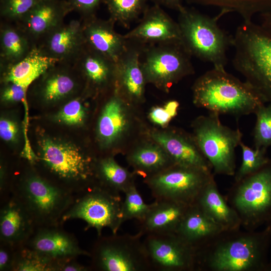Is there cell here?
<instances>
[{
    "instance_id": "2",
    "label": "cell",
    "mask_w": 271,
    "mask_h": 271,
    "mask_svg": "<svg viewBox=\"0 0 271 271\" xmlns=\"http://www.w3.org/2000/svg\"><path fill=\"white\" fill-rule=\"evenodd\" d=\"M193 101L210 112L236 117L255 113L264 103L252 88L225 69L213 67L199 76L192 86Z\"/></svg>"
},
{
    "instance_id": "25",
    "label": "cell",
    "mask_w": 271,
    "mask_h": 271,
    "mask_svg": "<svg viewBox=\"0 0 271 271\" xmlns=\"http://www.w3.org/2000/svg\"><path fill=\"white\" fill-rule=\"evenodd\" d=\"M194 204L223 230L240 229L241 223L237 213L219 192L214 177L205 186Z\"/></svg>"
},
{
    "instance_id": "23",
    "label": "cell",
    "mask_w": 271,
    "mask_h": 271,
    "mask_svg": "<svg viewBox=\"0 0 271 271\" xmlns=\"http://www.w3.org/2000/svg\"><path fill=\"white\" fill-rule=\"evenodd\" d=\"M78 71L70 63L58 62L36 80L39 81L37 93L47 102L61 100L75 93L79 87Z\"/></svg>"
},
{
    "instance_id": "34",
    "label": "cell",
    "mask_w": 271,
    "mask_h": 271,
    "mask_svg": "<svg viewBox=\"0 0 271 271\" xmlns=\"http://www.w3.org/2000/svg\"><path fill=\"white\" fill-rule=\"evenodd\" d=\"M55 261L22 245L17 247L13 271H55Z\"/></svg>"
},
{
    "instance_id": "8",
    "label": "cell",
    "mask_w": 271,
    "mask_h": 271,
    "mask_svg": "<svg viewBox=\"0 0 271 271\" xmlns=\"http://www.w3.org/2000/svg\"><path fill=\"white\" fill-rule=\"evenodd\" d=\"M219 115L209 112L196 118L193 123V137L215 174L234 176L235 149L242 142V133L239 128L223 124Z\"/></svg>"
},
{
    "instance_id": "42",
    "label": "cell",
    "mask_w": 271,
    "mask_h": 271,
    "mask_svg": "<svg viewBox=\"0 0 271 271\" xmlns=\"http://www.w3.org/2000/svg\"><path fill=\"white\" fill-rule=\"evenodd\" d=\"M17 247L0 241V271H13Z\"/></svg>"
},
{
    "instance_id": "16",
    "label": "cell",
    "mask_w": 271,
    "mask_h": 271,
    "mask_svg": "<svg viewBox=\"0 0 271 271\" xmlns=\"http://www.w3.org/2000/svg\"><path fill=\"white\" fill-rule=\"evenodd\" d=\"M72 12L67 1L40 0L19 22L15 24L37 46L50 32L64 23Z\"/></svg>"
},
{
    "instance_id": "31",
    "label": "cell",
    "mask_w": 271,
    "mask_h": 271,
    "mask_svg": "<svg viewBox=\"0 0 271 271\" xmlns=\"http://www.w3.org/2000/svg\"><path fill=\"white\" fill-rule=\"evenodd\" d=\"M128 161L138 173L146 178L175 164L160 146L152 145L137 149L128 156Z\"/></svg>"
},
{
    "instance_id": "39",
    "label": "cell",
    "mask_w": 271,
    "mask_h": 271,
    "mask_svg": "<svg viewBox=\"0 0 271 271\" xmlns=\"http://www.w3.org/2000/svg\"><path fill=\"white\" fill-rule=\"evenodd\" d=\"M85 110L80 98L72 99L65 104L56 116L60 122L69 125L82 124L85 117Z\"/></svg>"
},
{
    "instance_id": "22",
    "label": "cell",
    "mask_w": 271,
    "mask_h": 271,
    "mask_svg": "<svg viewBox=\"0 0 271 271\" xmlns=\"http://www.w3.org/2000/svg\"><path fill=\"white\" fill-rule=\"evenodd\" d=\"M72 64L94 91H100L109 86L115 88L116 62L86 45Z\"/></svg>"
},
{
    "instance_id": "26",
    "label": "cell",
    "mask_w": 271,
    "mask_h": 271,
    "mask_svg": "<svg viewBox=\"0 0 271 271\" xmlns=\"http://www.w3.org/2000/svg\"><path fill=\"white\" fill-rule=\"evenodd\" d=\"M125 100L115 89L105 104L99 116L97 133L102 146H110L121 138L126 131L129 120Z\"/></svg>"
},
{
    "instance_id": "44",
    "label": "cell",
    "mask_w": 271,
    "mask_h": 271,
    "mask_svg": "<svg viewBox=\"0 0 271 271\" xmlns=\"http://www.w3.org/2000/svg\"><path fill=\"white\" fill-rule=\"evenodd\" d=\"M19 131L17 123L14 120L2 118L0 120V137L6 142L16 140Z\"/></svg>"
},
{
    "instance_id": "49",
    "label": "cell",
    "mask_w": 271,
    "mask_h": 271,
    "mask_svg": "<svg viewBox=\"0 0 271 271\" xmlns=\"http://www.w3.org/2000/svg\"><path fill=\"white\" fill-rule=\"evenodd\" d=\"M265 271H271V260L269 261L268 260L265 268Z\"/></svg>"
},
{
    "instance_id": "21",
    "label": "cell",
    "mask_w": 271,
    "mask_h": 271,
    "mask_svg": "<svg viewBox=\"0 0 271 271\" xmlns=\"http://www.w3.org/2000/svg\"><path fill=\"white\" fill-rule=\"evenodd\" d=\"M151 137L175 164L212 172L211 165L199 149L193 136L190 137L176 131H155Z\"/></svg>"
},
{
    "instance_id": "35",
    "label": "cell",
    "mask_w": 271,
    "mask_h": 271,
    "mask_svg": "<svg viewBox=\"0 0 271 271\" xmlns=\"http://www.w3.org/2000/svg\"><path fill=\"white\" fill-rule=\"evenodd\" d=\"M242 162L234 174V181H238L261 168L269 160L267 149L251 148L241 142Z\"/></svg>"
},
{
    "instance_id": "7",
    "label": "cell",
    "mask_w": 271,
    "mask_h": 271,
    "mask_svg": "<svg viewBox=\"0 0 271 271\" xmlns=\"http://www.w3.org/2000/svg\"><path fill=\"white\" fill-rule=\"evenodd\" d=\"M225 198L245 230L267 225L271 221V158L256 172L234 181Z\"/></svg>"
},
{
    "instance_id": "50",
    "label": "cell",
    "mask_w": 271,
    "mask_h": 271,
    "mask_svg": "<svg viewBox=\"0 0 271 271\" xmlns=\"http://www.w3.org/2000/svg\"><path fill=\"white\" fill-rule=\"evenodd\" d=\"M268 226L270 228V229H271V221L267 224L265 226Z\"/></svg>"
},
{
    "instance_id": "18",
    "label": "cell",
    "mask_w": 271,
    "mask_h": 271,
    "mask_svg": "<svg viewBox=\"0 0 271 271\" xmlns=\"http://www.w3.org/2000/svg\"><path fill=\"white\" fill-rule=\"evenodd\" d=\"M128 41L126 50L116 63L115 89L125 101L139 102L144 99L147 83L140 65L144 45Z\"/></svg>"
},
{
    "instance_id": "38",
    "label": "cell",
    "mask_w": 271,
    "mask_h": 271,
    "mask_svg": "<svg viewBox=\"0 0 271 271\" xmlns=\"http://www.w3.org/2000/svg\"><path fill=\"white\" fill-rule=\"evenodd\" d=\"M40 0H0V15L3 21L16 24L21 21Z\"/></svg>"
},
{
    "instance_id": "14",
    "label": "cell",
    "mask_w": 271,
    "mask_h": 271,
    "mask_svg": "<svg viewBox=\"0 0 271 271\" xmlns=\"http://www.w3.org/2000/svg\"><path fill=\"white\" fill-rule=\"evenodd\" d=\"M141 17L139 24L123 35L127 40L144 45L181 41L177 22L162 7L148 6Z\"/></svg>"
},
{
    "instance_id": "45",
    "label": "cell",
    "mask_w": 271,
    "mask_h": 271,
    "mask_svg": "<svg viewBox=\"0 0 271 271\" xmlns=\"http://www.w3.org/2000/svg\"><path fill=\"white\" fill-rule=\"evenodd\" d=\"M151 121L156 124L164 126L167 125L173 118L165 107H153L149 113Z\"/></svg>"
},
{
    "instance_id": "12",
    "label": "cell",
    "mask_w": 271,
    "mask_h": 271,
    "mask_svg": "<svg viewBox=\"0 0 271 271\" xmlns=\"http://www.w3.org/2000/svg\"><path fill=\"white\" fill-rule=\"evenodd\" d=\"M213 177L211 171L174 164L146 178L145 182L155 200H170L191 205Z\"/></svg>"
},
{
    "instance_id": "33",
    "label": "cell",
    "mask_w": 271,
    "mask_h": 271,
    "mask_svg": "<svg viewBox=\"0 0 271 271\" xmlns=\"http://www.w3.org/2000/svg\"><path fill=\"white\" fill-rule=\"evenodd\" d=\"M149 0H105L109 18L115 24L128 28L142 16Z\"/></svg>"
},
{
    "instance_id": "19",
    "label": "cell",
    "mask_w": 271,
    "mask_h": 271,
    "mask_svg": "<svg viewBox=\"0 0 271 271\" xmlns=\"http://www.w3.org/2000/svg\"><path fill=\"white\" fill-rule=\"evenodd\" d=\"M82 19L86 45L116 63L128 41L115 31V24L110 19L103 20L96 15Z\"/></svg>"
},
{
    "instance_id": "5",
    "label": "cell",
    "mask_w": 271,
    "mask_h": 271,
    "mask_svg": "<svg viewBox=\"0 0 271 271\" xmlns=\"http://www.w3.org/2000/svg\"><path fill=\"white\" fill-rule=\"evenodd\" d=\"M39 146V161L47 179L77 196L96 184V160L74 145L46 137Z\"/></svg>"
},
{
    "instance_id": "15",
    "label": "cell",
    "mask_w": 271,
    "mask_h": 271,
    "mask_svg": "<svg viewBox=\"0 0 271 271\" xmlns=\"http://www.w3.org/2000/svg\"><path fill=\"white\" fill-rule=\"evenodd\" d=\"M63 225L37 227L24 245L53 260L89 257V251L82 248L75 235Z\"/></svg>"
},
{
    "instance_id": "6",
    "label": "cell",
    "mask_w": 271,
    "mask_h": 271,
    "mask_svg": "<svg viewBox=\"0 0 271 271\" xmlns=\"http://www.w3.org/2000/svg\"><path fill=\"white\" fill-rule=\"evenodd\" d=\"M228 12L221 10L215 17L183 6L178 11L177 23L181 42L191 55L225 69L227 62V51L233 45V37L228 35L219 26L217 21Z\"/></svg>"
},
{
    "instance_id": "37",
    "label": "cell",
    "mask_w": 271,
    "mask_h": 271,
    "mask_svg": "<svg viewBox=\"0 0 271 271\" xmlns=\"http://www.w3.org/2000/svg\"><path fill=\"white\" fill-rule=\"evenodd\" d=\"M253 131L254 148L267 149L271 146V105L263 104L255 111Z\"/></svg>"
},
{
    "instance_id": "29",
    "label": "cell",
    "mask_w": 271,
    "mask_h": 271,
    "mask_svg": "<svg viewBox=\"0 0 271 271\" xmlns=\"http://www.w3.org/2000/svg\"><path fill=\"white\" fill-rule=\"evenodd\" d=\"M35 46L15 24L3 21L0 25L1 71L25 58Z\"/></svg>"
},
{
    "instance_id": "1",
    "label": "cell",
    "mask_w": 271,
    "mask_h": 271,
    "mask_svg": "<svg viewBox=\"0 0 271 271\" xmlns=\"http://www.w3.org/2000/svg\"><path fill=\"white\" fill-rule=\"evenodd\" d=\"M271 229L222 230L196 248V271H265Z\"/></svg>"
},
{
    "instance_id": "41",
    "label": "cell",
    "mask_w": 271,
    "mask_h": 271,
    "mask_svg": "<svg viewBox=\"0 0 271 271\" xmlns=\"http://www.w3.org/2000/svg\"><path fill=\"white\" fill-rule=\"evenodd\" d=\"M1 98L3 102L8 103L22 101L26 97L27 90L22 86L12 82H4Z\"/></svg>"
},
{
    "instance_id": "47",
    "label": "cell",
    "mask_w": 271,
    "mask_h": 271,
    "mask_svg": "<svg viewBox=\"0 0 271 271\" xmlns=\"http://www.w3.org/2000/svg\"><path fill=\"white\" fill-rule=\"evenodd\" d=\"M260 18V25L271 32V10L259 14Z\"/></svg>"
},
{
    "instance_id": "10",
    "label": "cell",
    "mask_w": 271,
    "mask_h": 271,
    "mask_svg": "<svg viewBox=\"0 0 271 271\" xmlns=\"http://www.w3.org/2000/svg\"><path fill=\"white\" fill-rule=\"evenodd\" d=\"M143 235L117 233L97 237L89 251V265L95 271H149Z\"/></svg>"
},
{
    "instance_id": "9",
    "label": "cell",
    "mask_w": 271,
    "mask_h": 271,
    "mask_svg": "<svg viewBox=\"0 0 271 271\" xmlns=\"http://www.w3.org/2000/svg\"><path fill=\"white\" fill-rule=\"evenodd\" d=\"M191 57L181 41L144 45L140 65L146 83L168 92L172 85L194 73Z\"/></svg>"
},
{
    "instance_id": "48",
    "label": "cell",
    "mask_w": 271,
    "mask_h": 271,
    "mask_svg": "<svg viewBox=\"0 0 271 271\" xmlns=\"http://www.w3.org/2000/svg\"><path fill=\"white\" fill-rule=\"evenodd\" d=\"M179 103L176 100H170L167 102L164 107L170 115L173 118L177 114Z\"/></svg>"
},
{
    "instance_id": "20",
    "label": "cell",
    "mask_w": 271,
    "mask_h": 271,
    "mask_svg": "<svg viewBox=\"0 0 271 271\" xmlns=\"http://www.w3.org/2000/svg\"><path fill=\"white\" fill-rule=\"evenodd\" d=\"M0 202V241L16 246L24 245L37 227L33 219L12 194Z\"/></svg>"
},
{
    "instance_id": "4",
    "label": "cell",
    "mask_w": 271,
    "mask_h": 271,
    "mask_svg": "<svg viewBox=\"0 0 271 271\" xmlns=\"http://www.w3.org/2000/svg\"><path fill=\"white\" fill-rule=\"evenodd\" d=\"M10 194L23 205L37 227L63 225L62 218L77 197L35 170L11 183Z\"/></svg>"
},
{
    "instance_id": "27",
    "label": "cell",
    "mask_w": 271,
    "mask_h": 271,
    "mask_svg": "<svg viewBox=\"0 0 271 271\" xmlns=\"http://www.w3.org/2000/svg\"><path fill=\"white\" fill-rule=\"evenodd\" d=\"M58 62L35 46L25 58L1 71L2 82L15 83L28 90L35 81Z\"/></svg>"
},
{
    "instance_id": "13",
    "label": "cell",
    "mask_w": 271,
    "mask_h": 271,
    "mask_svg": "<svg viewBox=\"0 0 271 271\" xmlns=\"http://www.w3.org/2000/svg\"><path fill=\"white\" fill-rule=\"evenodd\" d=\"M151 270L196 271V250L176 233L149 234L143 240Z\"/></svg>"
},
{
    "instance_id": "40",
    "label": "cell",
    "mask_w": 271,
    "mask_h": 271,
    "mask_svg": "<svg viewBox=\"0 0 271 271\" xmlns=\"http://www.w3.org/2000/svg\"><path fill=\"white\" fill-rule=\"evenodd\" d=\"M72 11L79 14L81 19L95 15L102 0H67Z\"/></svg>"
},
{
    "instance_id": "28",
    "label": "cell",
    "mask_w": 271,
    "mask_h": 271,
    "mask_svg": "<svg viewBox=\"0 0 271 271\" xmlns=\"http://www.w3.org/2000/svg\"><path fill=\"white\" fill-rule=\"evenodd\" d=\"M222 230L193 204L189 206L176 233L196 249Z\"/></svg>"
},
{
    "instance_id": "30",
    "label": "cell",
    "mask_w": 271,
    "mask_h": 271,
    "mask_svg": "<svg viewBox=\"0 0 271 271\" xmlns=\"http://www.w3.org/2000/svg\"><path fill=\"white\" fill-rule=\"evenodd\" d=\"M94 176L96 184L117 194L134 183L132 174L110 157L96 161Z\"/></svg>"
},
{
    "instance_id": "32",
    "label": "cell",
    "mask_w": 271,
    "mask_h": 271,
    "mask_svg": "<svg viewBox=\"0 0 271 271\" xmlns=\"http://www.w3.org/2000/svg\"><path fill=\"white\" fill-rule=\"evenodd\" d=\"M191 4L216 7L228 13L236 12L243 20L271 10V0H187Z\"/></svg>"
},
{
    "instance_id": "36",
    "label": "cell",
    "mask_w": 271,
    "mask_h": 271,
    "mask_svg": "<svg viewBox=\"0 0 271 271\" xmlns=\"http://www.w3.org/2000/svg\"><path fill=\"white\" fill-rule=\"evenodd\" d=\"M125 197L121 207V217L123 223L129 220H143L151 207V204H146L135 183L124 193Z\"/></svg>"
},
{
    "instance_id": "43",
    "label": "cell",
    "mask_w": 271,
    "mask_h": 271,
    "mask_svg": "<svg viewBox=\"0 0 271 271\" xmlns=\"http://www.w3.org/2000/svg\"><path fill=\"white\" fill-rule=\"evenodd\" d=\"M77 258L70 257L55 260V271H91L90 266L80 263Z\"/></svg>"
},
{
    "instance_id": "24",
    "label": "cell",
    "mask_w": 271,
    "mask_h": 271,
    "mask_svg": "<svg viewBox=\"0 0 271 271\" xmlns=\"http://www.w3.org/2000/svg\"><path fill=\"white\" fill-rule=\"evenodd\" d=\"M190 205L170 200H155L145 218L139 222L143 236L176 233Z\"/></svg>"
},
{
    "instance_id": "3",
    "label": "cell",
    "mask_w": 271,
    "mask_h": 271,
    "mask_svg": "<svg viewBox=\"0 0 271 271\" xmlns=\"http://www.w3.org/2000/svg\"><path fill=\"white\" fill-rule=\"evenodd\" d=\"M234 68L264 103L271 105V32L243 20L233 36Z\"/></svg>"
},
{
    "instance_id": "17",
    "label": "cell",
    "mask_w": 271,
    "mask_h": 271,
    "mask_svg": "<svg viewBox=\"0 0 271 271\" xmlns=\"http://www.w3.org/2000/svg\"><path fill=\"white\" fill-rule=\"evenodd\" d=\"M82 19L63 23L46 36L37 46L46 56L59 62L73 64L85 46Z\"/></svg>"
},
{
    "instance_id": "11",
    "label": "cell",
    "mask_w": 271,
    "mask_h": 271,
    "mask_svg": "<svg viewBox=\"0 0 271 271\" xmlns=\"http://www.w3.org/2000/svg\"><path fill=\"white\" fill-rule=\"evenodd\" d=\"M122 203L120 194L95 184L76 197L63 216L62 223L79 219L86 222L85 230L93 228L98 236L102 235L105 227L110 229L112 234H116L123 224Z\"/></svg>"
},
{
    "instance_id": "46",
    "label": "cell",
    "mask_w": 271,
    "mask_h": 271,
    "mask_svg": "<svg viewBox=\"0 0 271 271\" xmlns=\"http://www.w3.org/2000/svg\"><path fill=\"white\" fill-rule=\"evenodd\" d=\"M154 4L179 11L184 6L182 0H149Z\"/></svg>"
}]
</instances>
